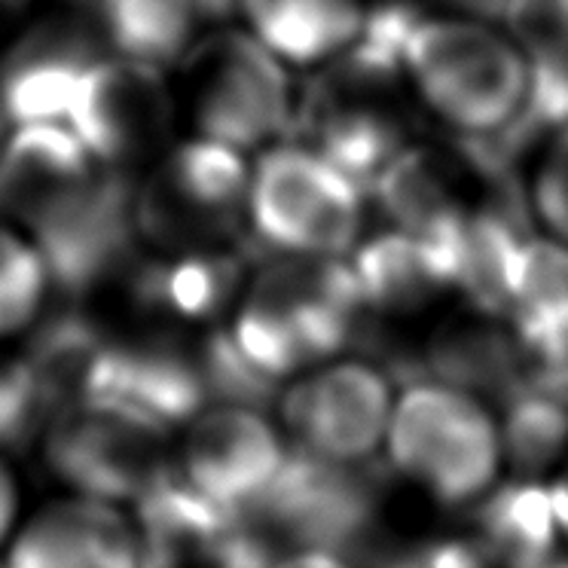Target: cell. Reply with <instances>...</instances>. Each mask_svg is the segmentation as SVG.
I'll list each match as a JSON object with an SVG mask.
<instances>
[{
  "mask_svg": "<svg viewBox=\"0 0 568 568\" xmlns=\"http://www.w3.org/2000/svg\"><path fill=\"white\" fill-rule=\"evenodd\" d=\"M413 95L462 141H493L529 99V62L507 31L477 19L416 16L400 50Z\"/></svg>",
  "mask_w": 568,
  "mask_h": 568,
  "instance_id": "obj_1",
  "label": "cell"
},
{
  "mask_svg": "<svg viewBox=\"0 0 568 568\" xmlns=\"http://www.w3.org/2000/svg\"><path fill=\"white\" fill-rule=\"evenodd\" d=\"M291 257L260 272L230 331L272 379L339 352L367 310L352 266L336 257Z\"/></svg>",
  "mask_w": 568,
  "mask_h": 568,
  "instance_id": "obj_2",
  "label": "cell"
},
{
  "mask_svg": "<svg viewBox=\"0 0 568 568\" xmlns=\"http://www.w3.org/2000/svg\"><path fill=\"white\" fill-rule=\"evenodd\" d=\"M379 498V480L361 462H334L297 446L239 514L278 559L322 550L361 562L376 554Z\"/></svg>",
  "mask_w": 568,
  "mask_h": 568,
  "instance_id": "obj_3",
  "label": "cell"
},
{
  "mask_svg": "<svg viewBox=\"0 0 568 568\" xmlns=\"http://www.w3.org/2000/svg\"><path fill=\"white\" fill-rule=\"evenodd\" d=\"M388 456L407 480L444 505L486 495L501 465V434L480 397L440 383H416L392 407Z\"/></svg>",
  "mask_w": 568,
  "mask_h": 568,
  "instance_id": "obj_4",
  "label": "cell"
},
{
  "mask_svg": "<svg viewBox=\"0 0 568 568\" xmlns=\"http://www.w3.org/2000/svg\"><path fill=\"white\" fill-rule=\"evenodd\" d=\"M184 95L202 138L254 148L294 129L297 101L275 52L223 31L184 52Z\"/></svg>",
  "mask_w": 568,
  "mask_h": 568,
  "instance_id": "obj_5",
  "label": "cell"
},
{
  "mask_svg": "<svg viewBox=\"0 0 568 568\" xmlns=\"http://www.w3.org/2000/svg\"><path fill=\"white\" fill-rule=\"evenodd\" d=\"M247 209L266 245L336 257L361 230V184L318 150L278 148L260 160L247 184Z\"/></svg>",
  "mask_w": 568,
  "mask_h": 568,
  "instance_id": "obj_6",
  "label": "cell"
},
{
  "mask_svg": "<svg viewBox=\"0 0 568 568\" xmlns=\"http://www.w3.org/2000/svg\"><path fill=\"white\" fill-rule=\"evenodd\" d=\"M247 184L239 148L211 138L181 144L138 186V233L169 251L217 247L239 226Z\"/></svg>",
  "mask_w": 568,
  "mask_h": 568,
  "instance_id": "obj_7",
  "label": "cell"
},
{
  "mask_svg": "<svg viewBox=\"0 0 568 568\" xmlns=\"http://www.w3.org/2000/svg\"><path fill=\"white\" fill-rule=\"evenodd\" d=\"M138 568H272L278 556L239 510L169 468L135 501Z\"/></svg>",
  "mask_w": 568,
  "mask_h": 568,
  "instance_id": "obj_8",
  "label": "cell"
},
{
  "mask_svg": "<svg viewBox=\"0 0 568 568\" xmlns=\"http://www.w3.org/2000/svg\"><path fill=\"white\" fill-rule=\"evenodd\" d=\"M47 458L74 489L111 505H135L172 468L162 428L99 404H77L52 416Z\"/></svg>",
  "mask_w": 568,
  "mask_h": 568,
  "instance_id": "obj_9",
  "label": "cell"
},
{
  "mask_svg": "<svg viewBox=\"0 0 568 568\" xmlns=\"http://www.w3.org/2000/svg\"><path fill=\"white\" fill-rule=\"evenodd\" d=\"M135 193L123 169L95 165L71 196L43 214L31 235L47 278L71 294H87L111 278L138 233Z\"/></svg>",
  "mask_w": 568,
  "mask_h": 568,
  "instance_id": "obj_10",
  "label": "cell"
},
{
  "mask_svg": "<svg viewBox=\"0 0 568 568\" xmlns=\"http://www.w3.org/2000/svg\"><path fill=\"white\" fill-rule=\"evenodd\" d=\"M174 99L160 68L138 59H95L80 77L62 125L89 156L123 169L165 148Z\"/></svg>",
  "mask_w": 568,
  "mask_h": 568,
  "instance_id": "obj_11",
  "label": "cell"
},
{
  "mask_svg": "<svg viewBox=\"0 0 568 568\" xmlns=\"http://www.w3.org/2000/svg\"><path fill=\"white\" fill-rule=\"evenodd\" d=\"M282 413L303 449L334 462H364L388 434L392 388L376 367L348 361L294 385Z\"/></svg>",
  "mask_w": 568,
  "mask_h": 568,
  "instance_id": "obj_12",
  "label": "cell"
},
{
  "mask_svg": "<svg viewBox=\"0 0 568 568\" xmlns=\"http://www.w3.org/2000/svg\"><path fill=\"white\" fill-rule=\"evenodd\" d=\"M205 400L209 388L199 355L193 358L172 343H108L83 404L120 409L169 432L196 419Z\"/></svg>",
  "mask_w": 568,
  "mask_h": 568,
  "instance_id": "obj_13",
  "label": "cell"
},
{
  "mask_svg": "<svg viewBox=\"0 0 568 568\" xmlns=\"http://www.w3.org/2000/svg\"><path fill=\"white\" fill-rule=\"evenodd\" d=\"M284 449L254 407H226L196 416L184 440L181 474L211 501L242 510L282 465Z\"/></svg>",
  "mask_w": 568,
  "mask_h": 568,
  "instance_id": "obj_14",
  "label": "cell"
},
{
  "mask_svg": "<svg viewBox=\"0 0 568 568\" xmlns=\"http://www.w3.org/2000/svg\"><path fill=\"white\" fill-rule=\"evenodd\" d=\"M10 568H138L135 526L111 501H59L16 538Z\"/></svg>",
  "mask_w": 568,
  "mask_h": 568,
  "instance_id": "obj_15",
  "label": "cell"
},
{
  "mask_svg": "<svg viewBox=\"0 0 568 568\" xmlns=\"http://www.w3.org/2000/svg\"><path fill=\"white\" fill-rule=\"evenodd\" d=\"M385 217L395 230L425 235L446 245L462 223L483 205L470 202V184L462 174V153L444 156L434 148H404L371 181Z\"/></svg>",
  "mask_w": 568,
  "mask_h": 568,
  "instance_id": "obj_16",
  "label": "cell"
},
{
  "mask_svg": "<svg viewBox=\"0 0 568 568\" xmlns=\"http://www.w3.org/2000/svg\"><path fill=\"white\" fill-rule=\"evenodd\" d=\"M95 169L89 150L62 123H19L0 148V217L34 226Z\"/></svg>",
  "mask_w": 568,
  "mask_h": 568,
  "instance_id": "obj_17",
  "label": "cell"
},
{
  "mask_svg": "<svg viewBox=\"0 0 568 568\" xmlns=\"http://www.w3.org/2000/svg\"><path fill=\"white\" fill-rule=\"evenodd\" d=\"M99 55L83 31L43 26L7 52L0 64V104L16 123H62L80 77Z\"/></svg>",
  "mask_w": 568,
  "mask_h": 568,
  "instance_id": "obj_18",
  "label": "cell"
},
{
  "mask_svg": "<svg viewBox=\"0 0 568 568\" xmlns=\"http://www.w3.org/2000/svg\"><path fill=\"white\" fill-rule=\"evenodd\" d=\"M425 361L434 379L498 400L529 383L531 373L529 352L510 322L477 310L465 322L444 324L434 334Z\"/></svg>",
  "mask_w": 568,
  "mask_h": 568,
  "instance_id": "obj_19",
  "label": "cell"
},
{
  "mask_svg": "<svg viewBox=\"0 0 568 568\" xmlns=\"http://www.w3.org/2000/svg\"><path fill=\"white\" fill-rule=\"evenodd\" d=\"M352 272L364 306L385 315L419 312L446 291H456L446 247L404 230L371 239L358 251Z\"/></svg>",
  "mask_w": 568,
  "mask_h": 568,
  "instance_id": "obj_20",
  "label": "cell"
},
{
  "mask_svg": "<svg viewBox=\"0 0 568 568\" xmlns=\"http://www.w3.org/2000/svg\"><path fill=\"white\" fill-rule=\"evenodd\" d=\"M474 526V544L483 550L486 562L498 568L544 566L559 541L550 486L531 480L510 483L498 493L480 495Z\"/></svg>",
  "mask_w": 568,
  "mask_h": 568,
  "instance_id": "obj_21",
  "label": "cell"
},
{
  "mask_svg": "<svg viewBox=\"0 0 568 568\" xmlns=\"http://www.w3.org/2000/svg\"><path fill=\"white\" fill-rule=\"evenodd\" d=\"M257 40L282 59L310 64L336 59L364 26L361 0H242Z\"/></svg>",
  "mask_w": 568,
  "mask_h": 568,
  "instance_id": "obj_22",
  "label": "cell"
},
{
  "mask_svg": "<svg viewBox=\"0 0 568 568\" xmlns=\"http://www.w3.org/2000/svg\"><path fill=\"white\" fill-rule=\"evenodd\" d=\"M242 278V257L226 247H190L138 272L135 297L148 310L186 322L211 318L233 300Z\"/></svg>",
  "mask_w": 568,
  "mask_h": 568,
  "instance_id": "obj_23",
  "label": "cell"
},
{
  "mask_svg": "<svg viewBox=\"0 0 568 568\" xmlns=\"http://www.w3.org/2000/svg\"><path fill=\"white\" fill-rule=\"evenodd\" d=\"M104 346L108 339L83 315H62L43 324L22 361L38 385L47 419L87 400L89 379Z\"/></svg>",
  "mask_w": 568,
  "mask_h": 568,
  "instance_id": "obj_24",
  "label": "cell"
},
{
  "mask_svg": "<svg viewBox=\"0 0 568 568\" xmlns=\"http://www.w3.org/2000/svg\"><path fill=\"white\" fill-rule=\"evenodd\" d=\"M104 26L125 59L169 64L184 59L196 28V0H104Z\"/></svg>",
  "mask_w": 568,
  "mask_h": 568,
  "instance_id": "obj_25",
  "label": "cell"
},
{
  "mask_svg": "<svg viewBox=\"0 0 568 568\" xmlns=\"http://www.w3.org/2000/svg\"><path fill=\"white\" fill-rule=\"evenodd\" d=\"M501 456L519 474H538L554 465L568 444V400L547 392L541 385H519L505 397V428Z\"/></svg>",
  "mask_w": 568,
  "mask_h": 568,
  "instance_id": "obj_26",
  "label": "cell"
},
{
  "mask_svg": "<svg viewBox=\"0 0 568 568\" xmlns=\"http://www.w3.org/2000/svg\"><path fill=\"white\" fill-rule=\"evenodd\" d=\"M199 367L205 376L209 397H217L223 404L235 407H260L270 404L278 379H272L260 371L254 361L239 348L233 334H211L199 352Z\"/></svg>",
  "mask_w": 568,
  "mask_h": 568,
  "instance_id": "obj_27",
  "label": "cell"
},
{
  "mask_svg": "<svg viewBox=\"0 0 568 568\" xmlns=\"http://www.w3.org/2000/svg\"><path fill=\"white\" fill-rule=\"evenodd\" d=\"M47 282L38 247L0 230V334L19 331L38 315Z\"/></svg>",
  "mask_w": 568,
  "mask_h": 568,
  "instance_id": "obj_28",
  "label": "cell"
},
{
  "mask_svg": "<svg viewBox=\"0 0 568 568\" xmlns=\"http://www.w3.org/2000/svg\"><path fill=\"white\" fill-rule=\"evenodd\" d=\"M529 181V209L550 239L568 245V123L541 138Z\"/></svg>",
  "mask_w": 568,
  "mask_h": 568,
  "instance_id": "obj_29",
  "label": "cell"
},
{
  "mask_svg": "<svg viewBox=\"0 0 568 568\" xmlns=\"http://www.w3.org/2000/svg\"><path fill=\"white\" fill-rule=\"evenodd\" d=\"M47 422L38 385L22 358H0V446L26 444Z\"/></svg>",
  "mask_w": 568,
  "mask_h": 568,
  "instance_id": "obj_30",
  "label": "cell"
},
{
  "mask_svg": "<svg viewBox=\"0 0 568 568\" xmlns=\"http://www.w3.org/2000/svg\"><path fill=\"white\" fill-rule=\"evenodd\" d=\"M367 562L371 568H489L480 547L462 538H432L395 550H376Z\"/></svg>",
  "mask_w": 568,
  "mask_h": 568,
  "instance_id": "obj_31",
  "label": "cell"
},
{
  "mask_svg": "<svg viewBox=\"0 0 568 568\" xmlns=\"http://www.w3.org/2000/svg\"><path fill=\"white\" fill-rule=\"evenodd\" d=\"M272 568H355V562L336 554H322V550H297V554L282 556Z\"/></svg>",
  "mask_w": 568,
  "mask_h": 568,
  "instance_id": "obj_32",
  "label": "cell"
},
{
  "mask_svg": "<svg viewBox=\"0 0 568 568\" xmlns=\"http://www.w3.org/2000/svg\"><path fill=\"white\" fill-rule=\"evenodd\" d=\"M16 517V483L10 477V470L0 465V541L10 531Z\"/></svg>",
  "mask_w": 568,
  "mask_h": 568,
  "instance_id": "obj_33",
  "label": "cell"
},
{
  "mask_svg": "<svg viewBox=\"0 0 568 568\" xmlns=\"http://www.w3.org/2000/svg\"><path fill=\"white\" fill-rule=\"evenodd\" d=\"M196 10L205 19H226L242 10V0H196Z\"/></svg>",
  "mask_w": 568,
  "mask_h": 568,
  "instance_id": "obj_34",
  "label": "cell"
},
{
  "mask_svg": "<svg viewBox=\"0 0 568 568\" xmlns=\"http://www.w3.org/2000/svg\"><path fill=\"white\" fill-rule=\"evenodd\" d=\"M28 0H0V38L10 34L26 13Z\"/></svg>",
  "mask_w": 568,
  "mask_h": 568,
  "instance_id": "obj_35",
  "label": "cell"
},
{
  "mask_svg": "<svg viewBox=\"0 0 568 568\" xmlns=\"http://www.w3.org/2000/svg\"><path fill=\"white\" fill-rule=\"evenodd\" d=\"M550 495H554V510L556 523H559V531H566L568 535V477L554 483V486H550Z\"/></svg>",
  "mask_w": 568,
  "mask_h": 568,
  "instance_id": "obj_36",
  "label": "cell"
},
{
  "mask_svg": "<svg viewBox=\"0 0 568 568\" xmlns=\"http://www.w3.org/2000/svg\"><path fill=\"white\" fill-rule=\"evenodd\" d=\"M538 568H568V559H556V556H550V559Z\"/></svg>",
  "mask_w": 568,
  "mask_h": 568,
  "instance_id": "obj_37",
  "label": "cell"
},
{
  "mask_svg": "<svg viewBox=\"0 0 568 568\" xmlns=\"http://www.w3.org/2000/svg\"><path fill=\"white\" fill-rule=\"evenodd\" d=\"M3 120H7V113H3V104H0V132H3Z\"/></svg>",
  "mask_w": 568,
  "mask_h": 568,
  "instance_id": "obj_38",
  "label": "cell"
},
{
  "mask_svg": "<svg viewBox=\"0 0 568 568\" xmlns=\"http://www.w3.org/2000/svg\"><path fill=\"white\" fill-rule=\"evenodd\" d=\"M92 3H99V7H101V3H104V0H92Z\"/></svg>",
  "mask_w": 568,
  "mask_h": 568,
  "instance_id": "obj_39",
  "label": "cell"
}]
</instances>
